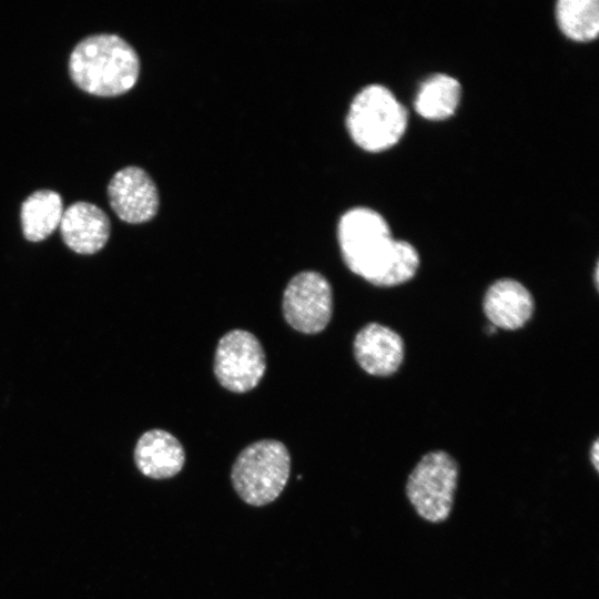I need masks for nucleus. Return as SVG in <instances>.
I'll list each match as a JSON object with an SVG mask.
<instances>
[{
  "label": "nucleus",
  "mask_w": 599,
  "mask_h": 599,
  "mask_svg": "<svg viewBox=\"0 0 599 599\" xmlns=\"http://www.w3.org/2000/svg\"><path fill=\"white\" fill-rule=\"evenodd\" d=\"M460 98L461 85L456 78L446 73H435L418 88L414 108L426 120L443 121L456 112Z\"/></svg>",
  "instance_id": "nucleus-14"
},
{
  "label": "nucleus",
  "mask_w": 599,
  "mask_h": 599,
  "mask_svg": "<svg viewBox=\"0 0 599 599\" xmlns=\"http://www.w3.org/2000/svg\"><path fill=\"white\" fill-rule=\"evenodd\" d=\"M68 69L80 90L97 97H118L135 85L140 59L134 48L120 35L99 33L75 44Z\"/></svg>",
  "instance_id": "nucleus-2"
},
{
  "label": "nucleus",
  "mask_w": 599,
  "mask_h": 599,
  "mask_svg": "<svg viewBox=\"0 0 599 599\" xmlns=\"http://www.w3.org/2000/svg\"><path fill=\"white\" fill-rule=\"evenodd\" d=\"M285 321L305 334L322 332L331 321L333 294L328 281L319 273L305 271L287 284L282 301Z\"/></svg>",
  "instance_id": "nucleus-7"
},
{
  "label": "nucleus",
  "mask_w": 599,
  "mask_h": 599,
  "mask_svg": "<svg viewBox=\"0 0 599 599\" xmlns=\"http://www.w3.org/2000/svg\"><path fill=\"white\" fill-rule=\"evenodd\" d=\"M59 229L67 247L81 255L100 252L111 235L108 214L98 205L84 201L74 202L63 211Z\"/></svg>",
  "instance_id": "nucleus-9"
},
{
  "label": "nucleus",
  "mask_w": 599,
  "mask_h": 599,
  "mask_svg": "<svg viewBox=\"0 0 599 599\" xmlns=\"http://www.w3.org/2000/svg\"><path fill=\"white\" fill-rule=\"evenodd\" d=\"M483 307L491 325L514 331L531 318L535 304L530 292L521 283L501 278L486 291Z\"/></svg>",
  "instance_id": "nucleus-11"
},
{
  "label": "nucleus",
  "mask_w": 599,
  "mask_h": 599,
  "mask_svg": "<svg viewBox=\"0 0 599 599\" xmlns=\"http://www.w3.org/2000/svg\"><path fill=\"white\" fill-rule=\"evenodd\" d=\"M556 21L561 32L577 42H589L599 32V3L597 0H559Z\"/></svg>",
  "instance_id": "nucleus-15"
},
{
  "label": "nucleus",
  "mask_w": 599,
  "mask_h": 599,
  "mask_svg": "<svg viewBox=\"0 0 599 599\" xmlns=\"http://www.w3.org/2000/svg\"><path fill=\"white\" fill-rule=\"evenodd\" d=\"M291 457L285 445L274 439L250 444L236 457L231 481L238 497L251 506L274 501L285 488Z\"/></svg>",
  "instance_id": "nucleus-4"
},
{
  "label": "nucleus",
  "mask_w": 599,
  "mask_h": 599,
  "mask_svg": "<svg viewBox=\"0 0 599 599\" xmlns=\"http://www.w3.org/2000/svg\"><path fill=\"white\" fill-rule=\"evenodd\" d=\"M590 460L595 467V469L598 471L599 469V441L596 439L590 448Z\"/></svg>",
  "instance_id": "nucleus-16"
},
{
  "label": "nucleus",
  "mask_w": 599,
  "mask_h": 599,
  "mask_svg": "<svg viewBox=\"0 0 599 599\" xmlns=\"http://www.w3.org/2000/svg\"><path fill=\"white\" fill-rule=\"evenodd\" d=\"M134 463L146 477L166 479L177 475L185 463L182 444L164 429H150L141 435L134 448Z\"/></svg>",
  "instance_id": "nucleus-12"
},
{
  "label": "nucleus",
  "mask_w": 599,
  "mask_h": 599,
  "mask_svg": "<svg viewBox=\"0 0 599 599\" xmlns=\"http://www.w3.org/2000/svg\"><path fill=\"white\" fill-rule=\"evenodd\" d=\"M63 211V201L58 192L48 189L34 191L21 204L23 237L34 243L48 238L59 227Z\"/></svg>",
  "instance_id": "nucleus-13"
},
{
  "label": "nucleus",
  "mask_w": 599,
  "mask_h": 599,
  "mask_svg": "<svg viewBox=\"0 0 599 599\" xmlns=\"http://www.w3.org/2000/svg\"><path fill=\"white\" fill-rule=\"evenodd\" d=\"M110 207L129 224L152 220L159 210V192L152 177L141 167L125 166L108 184Z\"/></svg>",
  "instance_id": "nucleus-8"
},
{
  "label": "nucleus",
  "mask_w": 599,
  "mask_h": 599,
  "mask_svg": "<svg viewBox=\"0 0 599 599\" xmlns=\"http://www.w3.org/2000/svg\"><path fill=\"white\" fill-rule=\"evenodd\" d=\"M353 351L358 365L374 376L394 374L404 359L400 335L378 323H369L356 334Z\"/></svg>",
  "instance_id": "nucleus-10"
},
{
  "label": "nucleus",
  "mask_w": 599,
  "mask_h": 599,
  "mask_svg": "<svg viewBox=\"0 0 599 599\" xmlns=\"http://www.w3.org/2000/svg\"><path fill=\"white\" fill-rule=\"evenodd\" d=\"M598 283H599V281H598V265H596V268H595V284H596V286H598Z\"/></svg>",
  "instance_id": "nucleus-17"
},
{
  "label": "nucleus",
  "mask_w": 599,
  "mask_h": 599,
  "mask_svg": "<svg viewBox=\"0 0 599 599\" xmlns=\"http://www.w3.org/2000/svg\"><path fill=\"white\" fill-rule=\"evenodd\" d=\"M407 123L405 106L380 84L363 88L354 97L346 115L349 136L368 152L393 148L403 138Z\"/></svg>",
  "instance_id": "nucleus-3"
},
{
  "label": "nucleus",
  "mask_w": 599,
  "mask_h": 599,
  "mask_svg": "<svg viewBox=\"0 0 599 599\" xmlns=\"http://www.w3.org/2000/svg\"><path fill=\"white\" fill-rule=\"evenodd\" d=\"M337 240L346 266L373 285L403 284L418 270L416 248L393 238L386 220L369 207L345 212L337 225Z\"/></svg>",
  "instance_id": "nucleus-1"
},
{
  "label": "nucleus",
  "mask_w": 599,
  "mask_h": 599,
  "mask_svg": "<svg viewBox=\"0 0 599 599\" xmlns=\"http://www.w3.org/2000/svg\"><path fill=\"white\" fill-rule=\"evenodd\" d=\"M217 382L234 393L253 389L266 369V359L258 339L244 329L227 332L220 339L214 356Z\"/></svg>",
  "instance_id": "nucleus-6"
},
{
  "label": "nucleus",
  "mask_w": 599,
  "mask_h": 599,
  "mask_svg": "<svg viewBox=\"0 0 599 599\" xmlns=\"http://www.w3.org/2000/svg\"><path fill=\"white\" fill-rule=\"evenodd\" d=\"M458 475L457 461L444 450H433L420 458L405 486L406 496L420 518L438 524L449 517Z\"/></svg>",
  "instance_id": "nucleus-5"
}]
</instances>
